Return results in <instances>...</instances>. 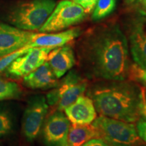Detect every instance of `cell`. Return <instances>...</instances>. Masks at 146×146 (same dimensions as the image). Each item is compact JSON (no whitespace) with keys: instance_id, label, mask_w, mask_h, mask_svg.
Masks as SVG:
<instances>
[{"instance_id":"cell-22","label":"cell","mask_w":146,"mask_h":146,"mask_svg":"<svg viewBox=\"0 0 146 146\" xmlns=\"http://www.w3.org/2000/svg\"><path fill=\"white\" fill-rule=\"evenodd\" d=\"M72 1L81 5L87 14H89L94 9L98 0H72Z\"/></svg>"},{"instance_id":"cell-8","label":"cell","mask_w":146,"mask_h":146,"mask_svg":"<svg viewBox=\"0 0 146 146\" xmlns=\"http://www.w3.org/2000/svg\"><path fill=\"white\" fill-rule=\"evenodd\" d=\"M48 109L45 96H35L29 100L22 120V132L28 141H33L39 135Z\"/></svg>"},{"instance_id":"cell-11","label":"cell","mask_w":146,"mask_h":146,"mask_svg":"<svg viewBox=\"0 0 146 146\" xmlns=\"http://www.w3.org/2000/svg\"><path fill=\"white\" fill-rule=\"evenodd\" d=\"M34 34L0 22V58L25 47Z\"/></svg>"},{"instance_id":"cell-24","label":"cell","mask_w":146,"mask_h":146,"mask_svg":"<svg viewBox=\"0 0 146 146\" xmlns=\"http://www.w3.org/2000/svg\"><path fill=\"white\" fill-rule=\"evenodd\" d=\"M140 118L146 120V89L142 88V96L139 109Z\"/></svg>"},{"instance_id":"cell-4","label":"cell","mask_w":146,"mask_h":146,"mask_svg":"<svg viewBox=\"0 0 146 146\" xmlns=\"http://www.w3.org/2000/svg\"><path fill=\"white\" fill-rule=\"evenodd\" d=\"M100 138L112 146H137L143 144L133 123L100 116L92 123Z\"/></svg>"},{"instance_id":"cell-17","label":"cell","mask_w":146,"mask_h":146,"mask_svg":"<svg viewBox=\"0 0 146 146\" xmlns=\"http://www.w3.org/2000/svg\"><path fill=\"white\" fill-rule=\"evenodd\" d=\"M23 94V89L16 82L0 77V102L18 100Z\"/></svg>"},{"instance_id":"cell-13","label":"cell","mask_w":146,"mask_h":146,"mask_svg":"<svg viewBox=\"0 0 146 146\" xmlns=\"http://www.w3.org/2000/svg\"><path fill=\"white\" fill-rule=\"evenodd\" d=\"M81 34V29L76 27L56 33H35L31 40L25 47L27 49L32 47H50L54 49L72 41L78 37Z\"/></svg>"},{"instance_id":"cell-23","label":"cell","mask_w":146,"mask_h":146,"mask_svg":"<svg viewBox=\"0 0 146 146\" xmlns=\"http://www.w3.org/2000/svg\"><path fill=\"white\" fill-rule=\"evenodd\" d=\"M135 127L139 137L146 143V120L140 118L137 120Z\"/></svg>"},{"instance_id":"cell-12","label":"cell","mask_w":146,"mask_h":146,"mask_svg":"<svg viewBox=\"0 0 146 146\" xmlns=\"http://www.w3.org/2000/svg\"><path fill=\"white\" fill-rule=\"evenodd\" d=\"M64 110L70 123L74 125H90L97 118L94 102L83 94Z\"/></svg>"},{"instance_id":"cell-9","label":"cell","mask_w":146,"mask_h":146,"mask_svg":"<svg viewBox=\"0 0 146 146\" xmlns=\"http://www.w3.org/2000/svg\"><path fill=\"white\" fill-rule=\"evenodd\" d=\"M52 50L50 47L29 48L9 66L5 70L6 73L14 78L25 77L47 61V56Z\"/></svg>"},{"instance_id":"cell-27","label":"cell","mask_w":146,"mask_h":146,"mask_svg":"<svg viewBox=\"0 0 146 146\" xmlns=\"http://www.w3.org/2000/svg\"><path fill=\"white\" fill-rule=\"evenodd\" d=\"M125 1H127L128 3H131L134 2V1H135V0H125Z\"/></svg>"},{"instance_id":"cell-15","label":"cell","mask_w":146,"mask_h":146,"mask_svg":"<svg viewBox=\"0 0 146 146\" xmlns=\"http://www.w3.org/2000/svg\"><path fill=\"white\" fill-rule=\"evenodd\" d=\"M46 61L39 68L23 77L25 86L33 89H46L54 88L59 81Z\"/></svg>"},{"instance_id":"cell-14","label":"cell","mask_w":146,"mask_h":146,"mask_svg":"<svg viewBox=\"0 0 146 146\" xmlns=\"http://www.w3.org/2000/svg\"><path fill=\"white\" fill-rule=\"evenodd\" d=\"M47 62L57 78L65 75L76 63L75 55L70 45H63L53 49L47 56Z\"/></svg>"},{"instance_id":"cell-2","label":"cell","mask_w":146,"mask_h":146,"mask_svg":"<svg viewBox=\"0 0 146 146\" xmlns=\"http://www.w3.org/2000/svg\"><path fill=\"white\" fill-rule=\"evenodd\" d=\"M100 116L135 123L140 118L142 87L131 80H103L89 89Z\"/></svg>"},{"instance_id":"cell-16","label":"cell","mask_w":146,"mask_h":146,"mask_svg":"<svg viewBox=\"0 0 146 146\" xmlns=\"http://www.w3.org/2000/svg\"><path fill=\"white\" fill-rule=\"evenodd\" d=\"M100 138L98 131L92 124L90 125H70L67 143L68 146H82L89 140Z\"/></svg>"},{"instance_id":"cell-6","label":"cell","mask_w":146,"mask_h":146,"mask_svg":"<svg viewBox=\"0 0 146 146\" xmlns=\"http://www.w3.org/2000/svg\"><path fill=\"white\" fill-rule=\"evenodd\" d=\"M87 81L76 70H69L54 89L47 95L48 105L57 106L62 111L86 91Z\"/></svg>"},{"instance_id":"cell-20","label":"cell","mask_w":146,"mask_h":146,"mask_svg":"<svg viewBox=\"0 0 146 146\" xmlns=\"http://www.w3.org/2000/svg\"><path fill=\"white\" fill-rule=\"evenodd\" d=\"M128 78L131 81L141 84L146 89V69L141 68L135 63L131 64Z\"/></svg>"},{"instance_id":"cell-7","label":"cell","mask_w":146,"mask_h":146,"mask_svg":"<svg viewBox=\"0 0 146 146\" xmlns=\"http://www.w3.org/2000/svg\"><path fill=\"white\" fill-rule=\"evenodd\" d=\"M86 16L81 5L70 0H63L55 7L39 31L44 33L60 31L81 23Z\"/></svg>"},{"instance_id":"cell-18","label":"cell","mask_w":146,"mask_h":146,"mask_svg":"<svg viewBox=\"0 0 146 146\" xmlns=\"http://www.w3.org/2000/svg\"><path fill=\"white\" fill-rule=\"evenodd\" d=\"M116 6V0H98L91 18L97 21L103 19L111 14Z\"/></svg>"},{"instance_id":"cell-29","label":"cell","mask_w":146,"mask_h":146,"mask_svg":"<svg viewBox=\"0 0 146 146\" xmlns=\"http://www.w3.org/2000/svg\"><path fill=\"white\" fill-rule=\"evenodd\" d=\"M64 146H68V144H67V145H64Z\"/></svg>"},{"instance_id":"cell-26","label":"cell","mask_w":146,"mask_h":146,"mask_svg":"<svg viewBox=\"0 0 146 146\" xmlns=\"http://www.w3.org/2000/svg\"><path fill=\"white\" fill-rule=\"evenodd\" d=\"M140 1H141V3L143 4V6L146 8V0H140Z\"/></svg>"},{"instance_id":"cell-19","label":"cell","mask_w":146,"mask_h":146,"mask_svg":"<svg viewBox=\"0 0 146 146\" xmlns=\"http://www.w3.org/2000/svg\"><path fill=\"white\" fill-rule=\"evenodd\" d=\"M14 129V118L8 109L0 107V138L7 136Z\"/></svg>"},{"instance_id":"cell-28","label":"cell","mask_w":146,"mask_h":146,"mask_svg":"<svg viewBox=\"0 0 146 146\" xmlns=\"http://www.w3.org/2000/svg\"><path fill=\"white\" fill-rule=\"evenodd\" d=\"M137 146H146V145H143V144H141V145H137Z\"/></svg>"},{"instance_id":"cell-5","label":"cell","mask_w":146,"mask_h":146,"mask_svg":"<svg viewBox=\"0 0 146 146\" xmlns=\"http://www.w3.org/2000/svg\"><path fill=\"white\" fill-rule=\"evenodd\" d=\"M122 30L134 63L146 69V11L139 10L126 16Z\"/></svg>"},{"instance_id":"cell-25","label":"cell","mask_w":146,"mask_h":146,"mask_svg":"<svg viewBox=\"0 0 146 146\" xmlns=\"http://www.w3.org/2000/svg\"><path fill=\"white\" fill-rule=\"evenodd\" d=\"M82 146H112L101 138H94L89 140Z\"/></svg>"},{"instance_id":"cell-21","label":"cell","mask_w":146,"mask_h":146,"mask_svg":"<svg viewBox=\"0 0 146 146\" xmlns=\"http://www.w3.org/2000/svg\"><path fill=\"white\" fill-rule=\"evenodd\" d=\"M28 50L29 49L26 48V47H23V48L20 49V50L16 51L12 54H10L0 58V72H2L6 70L9 66L13 62L16 58L25 54Z\"/></svg>"},{"instance_id":"cell-10","label":"cell","mask_w":146,"mask_h":146,"mask_svg":"<svg viewBox=\"0 0 146 146\" xmlns=\"http://www.w3.org/2000/svg\"><path fill=\"white\" fill-rule=\"evenodd\" d=\"M70 126V120L62 111L53 113L44 122L41 129L44 143L47 146L67 145Z\"/></svg>"},{"instance_id":"cell-1","label":"cell","mask_w":146,"mask_h":146,"mask_svg":"<svg viewBox=\"0 0 146 146\" xmlns=\"http://www.w3.org/2000/svg\"><path fill=\"white\" fill-rule=\"evenodd\" d=\"M78 65L87 78L125 80L131 65L126 36L118 23H102L78 36Z\"/></svg>"},{"instance_id":"cell-3","label":"cell","mask_w":146,"mask_h":146,"mask_svg":"<svg viewBox=\"0 0 146 146\" xmlns=\"http://www.w3.org/2000/svg\"><path fill=\"white\" fill-rule=\"evenodd\" d=\"M56 7L54 0H28L10 5L5 12L9 25L33 31L39 30Z\"/></svg>"}]
</instances>
